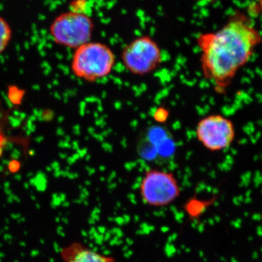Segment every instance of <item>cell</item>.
I'll return each mask as SVG.
<instances>
[{
	"instance_id": "1",
	"label": "cell",
	"mask_w": 262,
	"mask_h": 262,
	"mask_svg": "<svg viewBox=\"0 0 262 262\" xmlns=\"http://www.w3.org/2000/svg\"><path fill=\"white\" fill-rule=\"evenodd\" d=\"M196 42L203 77L217 92L224 93L251 59L262 37L251 18L237 12L219 30L200 34Z\"/></svg>"
},
{
	"instance_id": "2",
	"label": "cell",
	"mask_w": 262,
	"mask_h": 262,
	"mask_svg": "<svg viewBox=\"0 0 262 262\" xmlns=\"http://www.w3.org/2000/svg\"><path fill=\"white\" fill-rule=\"evenodd\" d=\"M115 62V53L107 45L89 42L75 49L71 67L76 77L95 82L108 77L113 72Z\"/></svg>"
},
{
	"instance_id": "3",
	"label": "cell",
	"mask_w": 262,
	"mask_h": 262,
	"mask_svg": "<svg viewBox=\"0 0 262 262\" xmlns=\"http://www.w3.org/2000/svg\"><path fill=\"white\" fill-rule=\"evenodd\" d=\"M141 201L155 208H166L182 194V187L175 174L158 168L146 170L139 186Z\"/></svg>"
},
{
	"instance_id": "4",
	"label": "cell",
	"mask_w": 262,
	"mask_h": 262,
	"mask_svg": "<svg viewBox=\"0 0 262 262\" xmlns=\"http://www.w3.org/2000/svg\"><path fill=\"white\" fill-rule=\"evenodd\" d=\"M94 24L84 12H66L58 15L50 27V32L55 42L64 47L77 48L91 42Z\"/></svg>"
},
{
	"instance_id": "5",
	"label": "cell",
	"mask_w": 262,
	"mask_h": 262,
	"mask_svg": "<svg viewBox=\"0 0 262 262\" xmlns=\"http://www.w3.org/2000/svg\"><path fill=\"white\" fill-rule=\"evenodd\" d=\"M120 58L127 72L136 76H145L159 68L163 53L158 43L149 36H141L122 49Z\"/></svg>"
},
{
	"instance_id": "6",
	"label": "cell",
	"mask_w": 262,
	"mask_h": 262,
	"mask_svg": "<svg viewBox=\"0 0 262 262\" xmlns=\"http://www.w3.org/2000/svg\"><path fill=\"white\" fill-rule=\"evenodd\" d=\"M233 122L222 115H210L196 123L195 136L200 143L211 151L229 148L235 139Z\"/></svg>"
},
{
	"instance_id": "7",
	"label": "cell",
	"mask_w": 262,
	"mask_h": 262,
	"mask_svg": "<svg viewBox=\"0 0 262 262\" xmlns=\"http://www.w3.org/2000/svg\"><path fill=\"white\" fill-rule=\"evenodd\" d=\"M60 255L63 262H116L114 256L98 252L78 241L62 248Z\"/></svg>"
},
{
	"instance_id": "8",
	"label": "cell",
	"mask_w": 262,
	"mask_h": 262,
	"mask_svg": "<svg viewBox=\"0 0 262 262\" xmlns=\"http://www.w3.org/2000/svg\"><path fill=\"white\" fill-rule=\"evenodd\" d=\"M12 37V30L9 24L0 16V54L8 47Z\"/></svg>"
},
{
	"instance_id": "9",
	"label": "cell",
	"mask_w": 262,
	"mask_h": 262,
	"mask_svg": "<svg viewBox=\"0 0 262 262\" xmlns=\"http://www.w3.org/2000/svg\"><path fill=\"white\" fill-rule=\"evenodd\" d=\"M261 219H262V216H261Z\"/></svg>"
}]
</instances>
